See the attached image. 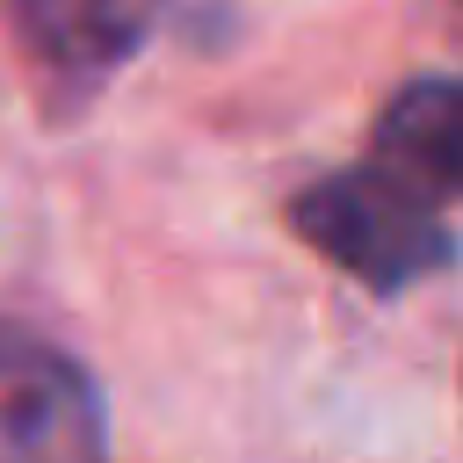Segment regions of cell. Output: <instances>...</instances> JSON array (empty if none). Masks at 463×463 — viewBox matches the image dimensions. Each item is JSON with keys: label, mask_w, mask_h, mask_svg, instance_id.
Masks as SVG:
<instances>
[{"label": "cell", "mask_w": 463, "mask_h": 463, "mask_svg": "<svg viewBox=\"0 0 463 463\" xmlns=\"http://www.w3.org/2000/svg\"><path fill=\"white\" fill-rule=\"evenodd\" d=\"M166 22H174V36L181 43H195V51H217V43H232V29H239V0H152Z\"/></svg>", "instance_id": "cell-5"}, {"label": "cell", "mask_w": 463, "mask_h": 463, "mask_svg": "<svg viewBox=\"0 0 463 463\" xmlns=\"http://www.w3.org/2000/svg\"><path fill=\"white\" fill-rule=\"evenodd\" d=\"M14 29L58 87H94L145 43V0H14Z\"/></svg>", "instance_id": "cell-4"}, {"label": "cell", "mask_w": 463, "mask_h": 463, "mask_svg": "<svg viewBox=\"0 0 463 463\" xmlns=\"http://www.w3.org/2000/svg\"><path fill=\"white\" fill-rule=\"evenodd\" d=\"M289 224L340 275H354L362 289H383V297L420 282V275H434L456 253V239L434 217V203L412 195L405 181H391L383 166H347V174L311 181L289 203Z\"/></svg>", "instance_id": "cell-1"}, {"label": "cell", "mask_w": 463, "mask_h": 463, "mask_svg": "<svg viewBox=\"0 0 463 463\" xmlns=\"http://www.w3.org/2000/svg\"><path fill=\"white\" fill-rule=\"evenodd\" d=\"M101 441L94 376L65 347L0 326V463H101Z\"/></svg>", "instance_id": "cell-2"}, {"label": "cell", "mask_w": 463, "mask_h": 463, "mask_svg": "<svg viewBox=\"0 0 463 463\" xmlns=\"http://www.w3.org/2000/svg\"><path fill=\"white\" fill-rule=\"evenodd\" d=\"M376 166L427 203H463V80H412L376 116Z\"/></svg>", "instance_id": "cell-3"}]
</instances>
